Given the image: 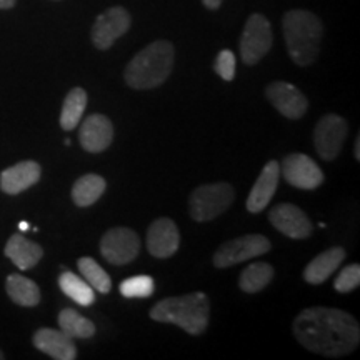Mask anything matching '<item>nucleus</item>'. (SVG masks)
<instances>
[{
    "label": "nucleus",
    "mask_w": 360,
    "mask_h": 360,
    "mask_svg": "<svg viewBox=\"0 0 360 360\" xmlns=\"http://www.w3.org/2000/svg\"><path fill=\"white\" fill-rule=\"evenodd\" d=\"M294 334L300 345L326 357H344L359 347L360 327L352 315L332 307L305 309L295 317Z\"/></svg>",
    "instance_id": "f257e3e1"
},
{
    "label": "nucleus",
    "mask_w": 360,
    "mask_h": 360,
    "mask_svg": "<svg viewBox=\"0 0 360 360\" xmlns=\"http://www.w3.org/2000/svg\"><path fill=\"white\" fill-rule=\"evenodd\" d=\"M174 45L167 40H155L129 62L125 82L135 90L160 87L174 69Z\"/></svg>",
    "instance_id": "f03ea898"
},
{
    "label": "nucleus",
    "mask_w": 360,
    "mask_h": 360,
    "mask_svg": "<svg viewBox=\"0 0 360 360\" xmlns=\"http://www.w3.org/2000/svg\"><path fill=\"white\" fill-rule=\"evenodd\" d=\"M287 51L297 65L314 64L321 51L322 20L309 11H289L282 20Z\"/></svg>",
    "instance_id": "7ed1b4c3"
},
{
    "label": "nucleus",
    "mask_w": 360,
    "mask_h": 360,
    "mask_svg": "<svg viewBox=\"0 0 360 360\" xmlns=\"http://www.w3.org/2000/svg\"><path fill=\"white\" fill-rule=\"evenodd\" d=\"M210 304L204 292L167 297L150 310V319L162 323H174L191 335H200L209 323Z\"/></svg>",
    "instance_id": "20e7f679"
},
{
    "label": "nucleus",
    "mask_w": 360,
    "mask_h": 360,
    "mask_svg": "<svg viewBox=\"0 0 360 360\" xmlns=\"http://www.w3.org/2000/svg\"><path fill=\"white\" fill-rule=\"evenodd\" d=\"M236 199L233 187L227 182L207 184V186L197 187L191 193V217L197 222H209L224 214Z\"/></svg>",
    "instance_id": "39448f33"
},
{
    "label": "nucleus",
    "mask_w": 360,
    "mask_h": 360,
    "mask_svg": "<svg viewBox=\"0 0 360 360\" xmlns=\"http://www.w3.org/2000/svg\"><path fill=\"white\" fill-rule=\"evenodd\" d=\"M270 240L262 233H249L222 244L214 255V265L217 269L232 267L245 260L260 257L270 250Z\"/></svg>",
    "instance_id": "423d86ee"
},
{
    "label": "nucleus",
    "mask_w": 360,
    "mask_h": 360,
    "mask_svg": "<svg viewBox=\"0 0 360 360\" xmlns=\"http://www.w3.org/2000/svg\"><path fill=\"white\" fill-rule=\"evenodd\" d=\"M272 27L262 13H252L240 37V57L245 65L257 64L272 47Z\"/></svg>",
    "instance_id": "0eeeda50"
},
{
    "label": "nucleus",
    "mask_w": 360,
    "mask_h": 360,
    "mask_svg": "<svg viewBox=\"0 0 360 360\" xmlns=\"http://www.w3.org/2000/svg\"><path fill=\"white\" fill-rule=\"evenodd\" d=\"M141 252V238L132 229L115 227L101 238V254L109 264L125 265L137 259Z\"/></svg>",
    "instance_id": "6e6552de"
},
{
    "label": "nucleus",
    "mask_w": 360,
    "mask_h": 360,
    "mask_svg": "<svg viewBox=\"0 0 360 360\" xmlns=\"http://www.w3.org/2000/svg\"><path fill=\"white\" fill-rule=\"evenodd\" d=\"M349 134L347 120L340 115L327 114L319 120L314 130V143L317 154L323 160H334L340 154Z\"/></svg>",
    "instance_id": "1a4fd4ad"
},
{
    "label": "nucleus",
    "mask_w": 360,
    "mask_h": 360,
    "mask_svg": "<svg viewBox=\"0 0 360 360\" xmlns=\"http://www.w3.org/2000/svg\"><path fill=\"white\" fill-rule=\"evenodd\" d=\"M130 29V13L127 8L115 6L107 8L105 12L97 17L92 27V42L98 51H107L115 44L117 39L127 34Z\"/></svg>",
    "instance_id": "9d476101"
},
{
    "label": "nucleus",
    "mask_w": 360,
    "mask_h": 360,
    "mask_svg": "<svg viewBox=\"0 0 360 360\" xmlns=\"http://www.w3.org/2000/svg\"><path fill=\"white\" fill-rule=\"evenodd\" d=\"M283 179L297 188L314 191L323 182V172L315 162L305 154H290L283 159L281 165Z\"/></svg>",
    "instance_id": "9b49d317"
},
{
    "label": "nucleus",
    "mask_w": 360,
    "mask_h": 360,
    "mask_svg": "<svg viewBox=\"0 0 360 360\" xmlns=\"http://www.w3.org/2000/svg\"><path fill=\"white\" fill-rule=\"evenodd\" d=\"M269 102L287 119H302L309 109L307 97L289 82H274L265 89Z\"/></svg>",
    "instance_id": "f8f14e48"
},
{
    "label": "nucleus",
    "mask_w": 360,
    "mask_h": 360,
    "mask_svg": "<svg viewBox=\"0 0 360 360\" xmlns=\"http://www.w3.org/2000/svg\"><path fill=\"white\" fill-rule=\"evenodd\" d=\"M269 220L278 232L290 238H307L314 227L300 207L294 204H277L269 212Z\"/></svg>",
    "instance_id": "ddd939ff"
},
{
    "label": "nucleus",
    "mask_w": 360,
    "mask_h": 360,
    "mask_svg": "<svg viewBox=\"0 0 360 360\" xmlns=\"http://www.w3.org/2000/svg\"><path fill=\"white\" fill-rule=\"evenodd\" d=\"M180 233L172 219L160 217L147 231V249L155 259H169L177 252Z\"/></svg>",
    "instance_id": "4468645a"
},
{
    "label": "nucleus",
    "mask_w": 360,
    "mask_h": 360,
    "mask_svg": "<svg viewBox=\"0 0 360 360\" xmlns=\"http://www.w3.org/2000/svg\"><path fill=\"white\" fill-rule=\"evenodd\" d=\"M79 141L89 154H98L114 141V125L105 115L92 114L84 120L79 130Z\"/></svg>",
    "instance_id": "2eb2a0df"
},
{
    "label": "nucleus",
    "mask_w": 360,
    "mask_h": 360,
    "mask_svg": "<svg viewBox=\"0 0 360 360\" xmlns=\"http://www.w3.org/2000/svg\"><path fill=\"white\" fill-rule=\"evenodd\" d=\"M278 177H281V165L276 160H270L260 172L259 179L252 187L249 199H247V210L252 214L262 212L272 200L274 193L277 191Z\"/></svg>",
    "instance_id": "dca6fc26"
},
{
    "label": "nucleus",
    "mask_w": 360,
    "mask_h": 360,
    "mask_svg": "<svg viewBox=\"0 0 360 360\" xmlns=\"http://www.w3.org/2000/svg\"><path fill=\"white\" fill-rule=\"evenodd\" d=\"M34 345L40 352L47 354L49 357L56 360H75L77 359V349H75L74 339L65 335L58 328H39L34 334Z\"/></svg>",
    "instance_id": "f3484780"
},
{
    "label": "nucleus",
    "mask_w": 360,
    "mask_h": 360,
    "mask_svg": "<svg viewBox=\"0 0 360 360\" xmlns=\"http://www.w3.org/2000/svg\"><path fill=\"white\" fill-rule=\"evenodd\" d=\"M40 175H42V169L37 162H19L0 174V188L8 195H17L35 186L40 180Z\"/></svg>",
    "instance_id": "a211bd4d"
},
{
    "label": "nucleus",
    "mask_w": 360,
    "mask_h": 360,
    "mask_svg": "<svg viewBox=\"0 0 360 360\" xmlns=\"http://www.w3.org/2000/svg\"><path fill=\"white\" fill-rule=\"evenodd\" d=\"M345 259V250L342 247H332L319 254L304 270V278L312 285H321L327 281Z\"/></svg>",
    "instance_id": "6ab92c4d"
},
{
    "label": "nucleus",
    "mask_w": 360,
    "mask_h": 360,
    "mask_svg": "<svg viewBox=\"0 0 360 360\" xmlns=\"http://www.w3.org/2000/svg\"><path fill=\"white\" fill-rule=\"evenodd\" d=\"M6 255L20 270H30L44 257V249L35 242L25 238L22 233H15L8 238L6 245Z\"/></svg>",
    "instance_id": "aec40b11"
},
{
    "label": "nucleus",
    "mask_w": 360,
    "mask_h": 360,
    "mask_svg": "<svg viewBox=\"0 0 360 360\" xmlns=\"http://www.w3.org/2000/svg\"><path fill=\"white\" fill-rule=\"evenodd\" d=\"M6 289L12 302L22 307H35L40 302V289L37 283L20 274H12L7 277Z\"/></svg>",
    "instance_id": "412c9836"
},
{
    "label": "nucleus",
    "mask_w": 360,
    "mask_h": 360,
    "mask_svg": "<svg viewBox=\"0 0 360 360\" xmlns=\"http://www.w3.org/2000/svg\"><path fill=\"white\" fill-rule=\"evenodd\" d=\"M105 179L96 174H87L75 180L72 187V200L77 207H90L105 192Z\"/></svg>",
    "instance_id": "4be33fe9"
},
{
    "label": "nucleus",
    "mask_w": 360,
    "mask_h": 360,
    "mask_svg": "<svg viewBox=\"0 0 360 360\" xmlns=\"http://www.w3.org/2000/svg\"><path fill=\"white\" fill-rule=\"evenodd\" d=\"M85 107H87V92L82 87H74L67 94L60 112V127L74 130L80 124Z\"/></svg>",
    "instance_id": "5701e85b"
},
{
    "label": "nucleus",
    "mask_w": 360,
    "mask_h": 360,
    "mask_svg": "<svg viewBox=\"0 0 360 360\" xmlns=\"http://www.w3.org/2000/svg\"><path fill=\"white\" fill-rule=\"evenodd\" d=\"M58 327L70 339H90L96 335V326L74 309H64L58 314Z\"/></svg>",
    "instance_id": "b1692460"
},
{
    "label": "nucleus",
    "mask_w": 360,
    "mask_h": 360,
    "mask_svg": "<svg viewBox=\"0 0 360 360\" xmlns=\"http://www.w3.org/2000/svg\"><path fill=\"white\" fill-rule=\"evenodd\" d=\"M274 269L272 265L265 262H254L247 265V269L240 274L238 285L247 294H255V292L264 290L265 287L272 282Z\"/></svg>",
    "instance_id": "393cba45"
},
{
    "label": "nucleus",
    "mask_w": 360,
    "mask_h": 360,
    "mask_svg": "<svg viewBox=\"0 0 360 360\" xmlns=\"http://www.w3.org/2000/svg\"><path fill=\"white\" fill-rule=\"evenodd\" d=\"M58 287H60L62 292L69 299L77 302L79 305H84V307H89L96 300V294H94L92 287L72 272L60 274V277H58Z\"/></svg>",
    "instance_id": "a878e982"
},
{
    "label": "nucleus",
    "mask_w": 360,
    "mask_h": 360,
    "mask_svg": "<svg viewBox=\"0 0 360 360\" xmlns=\"http://www.w3.org/2000/svg\"><path fill=\"white\" fill-rule=\"evenodd\" d=\"M77 267L92 289L98 290L101 294H107V292H110L112 282H110L109 274H107L105 270L97 264V260H94L92 257H82L79 259Z\"/></svg>",
    "instance_id": "bb28decb"
},
{
    "label": "nucleus",
    "mask_w": 360,
    "mask_h": 360,
    "mask_svg": "<svg viewBox=\"0 0 360 360\" xmlns=\"http://www.w3.org/2000/svg\"><path fill=\"white\" fill-rule=\"evenodd\" d=\"M119 289L125 299H147L154 295L155 282L150 276H135L120 283Z\"/></svg>",
    "instance_id": "cd10ccee"
},
{
    "label": "nucleus",
    "mask_w": 360,
    "mask_h": 360,
    "mask_svg": "<svg viewBox=\"0 0 360 360\" xmlns=\"http://www.w3.org/2000/svg\"><path fill=\"white\" fill-rule=\"evenodd\" d=\"M360 283V265L352 264L340 270V274L335 278V290L340 294H349L354 289H357Z\"/></svg>",
    "instance_id": "c85d7f7f"
},
{
    "label": "nucleus",
    "mask_w": 360,
    "mask_h": 360,
    "mask_svg": "<svg viewBox=\"0 0 360 360\" xmlns=\"http://www.w3.org/2000/svg\"><path fill=\"white\" fill-rule=\"evenodd\" d=\"M217 75H220L225 82H232L236 79V56L232 51H220L214 65Z\"/></svg>",
    "instance_id": "c756f323"
},
{
    "label": "nucleus",
    "mask_w": 360,
    "mask_h": 360,
    "mask_svg": "<svg viewBox=\"0 0 360 360\" xmlns=\"http://www.w3.org/2000/svg\"><path fill=\"white\" fill-rule=\"evenodd\" d=\"M204 2V6L207 8H210V11H215V8H219L220 6H222L224 0H202Z\"/></svg>",
    "instance_id": "7c9ffc66"
},
{
    "label": "nucleus",
    "mask_w": 360,
    "mask_h": 360,
    "mask_svg": "<svg viewBox=\"0 0 360 360\" xmlns=\"http://www.w3.org/2000/svg\"><path fill=\"white\" fill-rule=\"evenodd\" d=\"M17 0H0V8H4V11H7V8H12L15 6Z\"/></svg>",
    "instance_id": "2f4dec72"
},
{
    "label": "nucleus",
    "mask_w": 360,
    "mask_h": 360,
    "mask_svg": "<svg viewBox=\"0 0 360 360\" xmlns=\"http://www.w3.org/2000/svg\"><path fill=\"white\" fill-rule=\"evenodd\" d=\"M355 160H360V137H357V141H355Z\"/></svg>",
    "instance_id": "473e14b6"
},
{
    "label": "nucleus",
    "mask_w": 360,
    "mask_h": 360,
    "mask_svg": "<svg viewBox=\"0 0 360 360\" xmlns=\"http://www.w3.org/2000/svg\"><path fill=\"white\" fill-rule=\"evenodd\" d=\"M19 229H20V232H25V231H29L30 225L27 224V222H20V224H19Z\"/></svg>",
    "instance_id": "72a5a7b5"
},
{
    "label": "nucleus",
    "mask_w": 360,
    "mask_h": 360,
    "mask_svg": "<svg viewBox=\"0 0 360 360\" xmlns=\"http://www.w3.org/2000/svg\"><path fill=\"white\" fill-rule=\"evenodd\" d=\"M4 359V352H2V350H0V360H2Z\"/></svg>",
    "instance_id": "f704fd0d"
}]
</instances>
